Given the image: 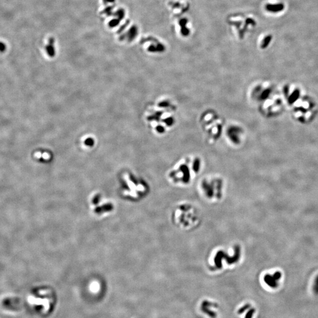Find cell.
I'll return each instance as SVG.
<instances>
[{"mask_svg":"<svg viewBox=\"0 0 318 318\" xmlns=\"http://www.w3.org/2000/svg\"><path fill=\"white\" fill-rule=\"evenodd\" d=\"M242 257V247L234 244L214 250L209 256L207 264L212 270H221L225 268L233 267L239 264Z\"/></svg>","mask_w":318,"mask_h":318,"instance_id":"6da1fadb","label":"cell"},{"mask_svg":"<svg viewBox=\"0 0 318 318\" xmlns=\"http://www.w3.org/2000/svg\"><path fill=\"white\" fill-rule=\"evenodd\" d=\"M171 217L177 227L185 231L196 229L202 222L199 210L189 202H183L176 205L172 212Z\"/></svg>","mask_w":318,"mask_h":318,"instance_id":"7a4b0ae2","label":"cell"},{"mask_svg":"<svg viewBox=\"0 0 318 318\" xmlns=\"http://www.w3.org/2000/svg\"><path fill=\"white\" fill-rule=\"evenodd\" d=\"M199 192L207 202L217 203L224 197L225 188L222 180L219 179H204L199 185Z\"/></svg>","mask_w":318,"mask_h":318,"instance_id":"3957f363","label":"cell"},{"mask_svg":"<svg viewBox=\"0 0 318 318\" xmlns=\"http://www.w3.org/2000/svg\"><path fill=\"white\" fill-rule=\"evenodd\" d=\"M283 274L280 270H276L272 273H266L263 280L264 282L270 288L276 289L279 286V281L281 280Z\"/></svg>","mask_w":318,"mask_h":318,"instance_id":"277c9868","label":"cell"},{"mask_svg":"<svg viewBox=\"0 0 318 318\" xmlns=\"http://www.w3.org/2000/svg\"><path fill=\"white\" fill-rule=\"evenodd\" d=\"M285 8L284 4L282 3H279L276 4H267L266 6V10L272 13H278L282 11Z\"/></svg>","mask_w":318,"mask_h":318,"instance_id":"5b68a950","label":"cell"},{"mask_svg":"<svg viewBox=\"0 0 318 318\" xmlns=\"http://www.w3.org/2000/svg\"><path fill=\"white\" fill-rule=\"evenodd\" d=\"M299 95H300V92H299V91L298 90H295V91L293 92V93L290 95V96L289 97V98L288 101H289V104H293L294 102H295L297 100V99L299 98Z\"/></svg>","mask_w":318,"mask_h":318,"instance_id":"8992f818","label":"cell"},{"mask_svg":"<svg viewBox=\"0 0 318 318\" xmlns=\"http://www.w3.org/2000/svg\"><path fill=\"white\" fill-rule=\"evenodd\" d=\"M180 24L182 27V33L183 35L186 36V35H188L189 34V30L187 29V28L186 27V23H187V20L186 19H183L180 21Z\"/></svg>","mask_w":318,"mask_h":318,"instance_id":"52a82bcc","label":"cell"},{"mask_svg":"<svg viewBox=\"0 0 318 318\" xmlns=\"http://www.w3.org/2000/svg\"><path fill=\"white\" fill-rule=\"evenodd\" d=\"M272 36L270 35H269L268 36H266L265 39L263 40V43H262V44L261 45V47L262 48H265L268 47V45H269V44L270 43V41L272 40Z\"/></svg>","mask_w":318,"mask_h":318,"instance_id":"ba28073f","label":"cell"},{"mask_svg":"<svg viewBox=\"0 0 318 318\" xmlns=\"http://www.w3.org/2000/svg\"><path fill=\"white\" fill-rule=\"evenodd\" d=\"M313 290L314 291L315 294L318 295V275L316 277V279L314 280V283L313 286Z\"/></svg>","mask_w":318,"mask_h":318,"instance_id":"9c48e42d","label":"cell"},{"mask_svg":"<svg viewBox=\"0 0 318 318\" xmlns=\"http://www.w3.org/2000/svg\"><path fill=\"white\" fill-rule=\"evenodd\" d=\"M254 312H255V309H251V310L248 313L246 318H252V317L253 316V314Z\"/></svg>","mask_w":318,"mask_h":318,"instance_id":"30bf717a","label":"cell"}]
</instances>
